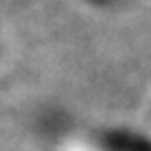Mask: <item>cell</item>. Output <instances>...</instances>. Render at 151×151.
Segmentation results:
<instances>
[{"instance_id":"6da1fadb","label":"cell","mask_w":151,"mask_h":151,"mask_svg":"<svg viewBox=\"0 0 151 151\" xmlns=\"http://www.w3.org/2000/svg\"><path fill=\"white\" fill-rule=\"evenodd\" d=\"M88 2H94V4H116L118 0H88Z\"/></svg>"},{"instance_id":"7a4b0ae2","label":"cell","mask_w":151,"mask_h":151,"mask_svg":"<svg viewBox=\"0 0 151 151\" xmlns=\"http://www.w3.org/2000/svg\"><path fill=\"white\" fill-rule=\"evenodd\" d=\"M0 59H2V46H0Z\"/></svg>"}]
</instances>
